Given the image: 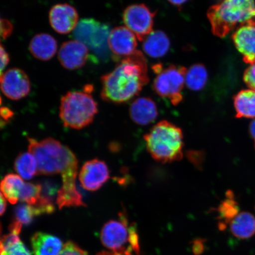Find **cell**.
Wrapping results in <instances>:
<instances>
[{
    "instance_id": "obj_29",
    "label": "cell",
    "mask_w": 255,
    "mask_h": 255,
    "mask_svg": "<svg viewBox=\"0 0 255 255\" xmlns=\"http://www.w3.org/2000/svg\"><path fill=\"white\" fill-rule=\"evenodd\" d=\"M59 255H88V254L74 242L69 241L63 245Z\"/></svg>"
},
{
    "instance_id": "obj_35",
    "label": "cell",
    "mask_w": 255,
    "mask_h": 255,
    "mask_svg": "<svg viewBox=\"0 0 255 255\" xmlns=\"http://www.w3.org/2000/svg\"><path fill=\"white\" fill-rule=\"evenodd\" d=\"M6 206H7V203H6V199L4 196L2 195L1 193V210H0V213H1V215L4 214V213L5 211Z\"/></svg>"
},
{
    "instance_id": "obj_9",
    "label": "cell",
    "mask_w": 255,
    "mask_h": 255,
    "mask_svg": "<svg viewBox=\"0 0 255 255\" xmlns=\"http://www.w3.org/2000/svg\"><path fill=\"white\" fill-rule=\"evenodd\" d=\"M156 12L143 4L127 7L123 13L124 24L139 41H143L151 33Z\"/></svg>"
},
{
    "instance_id": "obj_31",
    "label": "cell",
    "mask_w": 255,
    "mask_h": 255,
    "mask_svg": "<svg viewBox=\"0 0 255 255\" xmlns=\"http://www.w3.org/2000/svg\"><path fill=\"white\" fill-rule=\"evenodd\" d=\"M13 27L8 20L2 18L1 20V35L4 39H7L12 33Z\"/></svg>"
},
{
    "instance_id": "obj_30",
    "label": "cell",
    "mask_w": 255,
    "mask_h": 255,
    "mask_svg": "<svg viewBox=\"0 0 255 255\" xmlns=\"http://www.w3.org/2000/svg\"><path fill=\"white\" fill-rule=\"evenodd\" d=\"M243 79L247 87L255 91V64L250 65L245 70Z\"/></svg>"
},
{
    "instance_id": "obj_32",
    "label": "cell",
    "mask_w": 255,
    "mask_h": 255,
    "mask_svg": "<svg viewBox=\"0 0 255 255\" xmlns=\"http://www.w3.org/2000/svg\"><path fill=\"white\" fill-rule=\"evenodd\" d=\"M0 54H1V75H2L3 71L9 62V57L7 51L2 45L1 46Z\"/></svg>"
},
{
    "instance_id": "obj_21",
    "label": "cell",
    "mask_w": 255,
    "mask_h": 255,
    "mask_svg": "<svg viewBox=\"0 0 255 255\" xmlns=\"http://www.w3.org/2000/svg\"><path fill=\"white\" fill-rule=\"evenodd\" d=\"M229 225L232 234L237 238L247 239L255 234V217L250 213H239Z\"/></svg>"
},
{
    "instance_id": "obj_20",
    "label": "cell",
    "mask_w": 255,
    "mask_h": 255,
    "mask_svg": "<svg viewBox=\"0 0 255 255\" xmlns=\"http://www.w3.org/2000/svg\"><path fill=\"white\" fill-rule=\"evenodd\" d=\"M234 104L238 119H255V91H239L234 98Z\"/></svg>"
},
{
    "instance_id": "obj_19",
    "label": "cell",
    "mask_w": 255,
    "mask_h": 255,
    "mask_svg": "<svg viewBox=\"0 0 255 255\" xmlns=\"http://www.w3.org/2000/svg\"><path fill=\"white\" fill-rule=\"evenodd\" d=\"M143 41V51L153 58L163 57L170 48V39L167 35L161 30L152 31Z\"/></svg>"
},
{
    "instance_id": "obj_3",
    "label": "cell",
    "mask_w": 255,
    "mask_h": 255,
    "mask_svg": "<svg viewBox=\"0 0 255 255\" xmlns=\"http://www.w3.org/2000/svg\"><path fill=\"white\" fill-rule=\"evenodd\" d=\"M207 15L213 34L216 37H225L239 28L255 26V1L222 0L211 6Z\"/></svg>"
},
{
    "instance_id": "obj_5",
    "label": "cell",
    "mask_w": 255,
    "mask_h": 255,
    "mask_svg": "<svg viewBox=\"0 0 255 255\" xmlns=\"http://www.w3.org/2000/svg\"><path fill=\"white\" fill-rule=\"evenodd\" d=\"M98 112L91 92H68L61 99L59 116L64 126L81 129L93 122Z\"/></svg>"
},
{
    "instance_id": "obj_13",
    "label": "cell",
    "mask_w": 255,
    "mask_h": 255,
    "mask_svg": "<svg viewBox=\"0 0 255 255\" xmlns=\"http://www.w3.org/2000/svg\"><path fill=\"white\" fill-rule=\"evenodd\" d=\"M89 57L88 48L80 41L70 40L60 48L58 59L63 68L75 70L85 65Z\"/></svg>"
},
{
    "instance_id": "obj_12",
    "label": "cell",
    "mask_w": 255,
    "mask_h": 255,
    "mask_svg": "<svg viewBox=\"0 0 255 255\" xmlns=\"http://www.w3.org/2000/svg\"><path fill=\"white\" fill-rule=\"evenodd\" d=\"M78 20V13L75 8L66 3L56 4L50 9L51 26L59 34H68L75 30Z\"/></svg>"
},
{
    "instance_id": "obj_4",
    "label": "cell",
    "mask_w": 255,
    "mask_h": 255,
    "mask_svg": "<svg viewBox=\"0 0 255 255\" xmlns=\"http://www.w3.org/2000/svg\"><path fill=\"white\" fill-rule=\"evenodd\" d=\"M146 149L161 163L179 161L183 156V134L180 128L166 120L160 121L146 133Z\"/></svg>"
},
{
    "instance_id": "obj_11",
    "label": "cell",
    "mask_w": 255,
    "mask_h": 255,
    "mask_svg": "<svg viewBox=\"0 0 255 255\" xmlns=\"http://www.w3.org/2000/svg\"><path fill=\"white\" fill-rule=\"evenodd\" d=\"M109 168L103 161L94 159L86 162L79 174L82 186L88 191H97L109 180Z\"/></svg>"
},
{
    "instance_id": "obj_18",
    "label": "cell",
    "mask_w": 255,
    "mask_h": 255,
    "mask_svg": "<svg viewBox=\"0 0 255 255\" xmlns=\"http://www.w3.org/2000/svg\"><path fill=\"white\" fill-rule=\"evenodd\" d=\"M34 255H59L63 245L58 238L43 232H37L31 238Z\"/></svg>"
},
{
    "instance_id": "obj_33",
    "label": "cell",
    "mask_w": 255,
    "mask_h": 255,
    "mask_svg": "<svg viewBox=\"0 0 255 255\" xmlns=\"http://www.w3.org/2000/svg\"><path fill=\"white\" fill-rule=\"evenodd\" d=\"M204 241L202 239H197L193 242V251L194 255H200L203 253Z\"/></svg>"
},
{
    "instance_id": "obj_23",
    "label": "cell",
    "mask_w": 255,
    "mask_h": 255,
    "mask_svg": "<svg viewBox=\"0 0 255 255\" xmlns=\"http://www.w3.org/2000/svg\"><path fill=\"white\" fill-rule=\"evenodd\" d=\"M218 212L219 228L221 231H223L240 213L237 201L231 191H228L226 198L219 205Z\"/></svg>"
},
{
    "instance_id": "obj_7",
    "label": "cell",
    "mask_w": 255,
    "mask_h": 255,
    "mask_svg": "<svg viewBox=\"0 0 255 255\" xmlns=\"http://www.w3.org/2000/svg\"><path fill=\"white\" fill-rule=\"evenodd\" d=\"M157 76L153 82V89L159 97L167 98L172 104L177 105L182 101L183 89L187 69L184 66L171 65L164 68L162 64L152 67Z\"/></svg>"
},
{
    "instance_id": "obj_15",
    "label": "cell",
    "mask_w": 255,
    "mask_h": 255,
    "mask_svg": "<svg viewBox=\"0 0 255 255\" xmlns=\"http://www.w3.org/2000/svg\"><path fill=\"white\" fill-rule=\"evenodd\" d=\"M232 40L237 50L243 56L244 62L255 64V26L238 28L232 35Z\"/></svg>"
},
{
    "instance_id": "obj_22",
    "label": "cell",
    "mask_w": 255,
    "mask_h": 255,
    "mask_svg": "<svg viewBox=\"0 0 255 255\" xmlns=\"http://www.w3.org/2000/svg\"><path fill=\"white\" fill-rule=\"evenodd\" d=\"M54 205H39L32 206L27 204H21L16 207L14 211L15 221L22 225H28L35 217L44 214H50L55 211Z\"/></svg>"
},
{
    "instance_id": "obj_17",
    "label": "cell",
    "mask_w": 255,
    "mask_h": 255,
    "mask_svg": "<svg viewBox=\"0 0 255 255\" xmlns=\"http://www.w3.org/2000/svg\"><path fill=\"white\" fill-rule=\"evenodd\" d=\"M57 50V43L55 38L46 33L34 36L30 41L29 50L35 58L47 61L55 56Z\"/></svg>"
},
{
    "instance_id": "obj_37",
    "label": "cell",
    "mask_w": 255,
    "mask_h": 255,
    "mask_svg": "<svg viewBox=\"0 0 255 255\" xmlns=\"http://www.w3.org/2000/svg\"><path fill=\"white\" fill-rule=\"evenodd\" d=\"M250 133L254 139L255 142V119L253 121L250 125Z\"/></svg>"
},
{
    "instance_id": "obj_34",
    "label": "cell",
    "mask_w": 255,
    "mask_h": 255,
    "mask_svg": "<svg viewBox=\"0 0 255 255\" xmlns=\"http://www.w3.org/2000/svg\"><path fill=\"white\" fill-rule=\"evenodd\" d=\"M14 113L7 107H2L1 108V117L2 120L4 121H8L11 119L14 116Z\"/></svg>"
},
{
    "instance_id": "obj_14",
    "label": "cell",
    "mask_w": 255,
    "mask_h": 255,
    "mask_svg": "<svg viewBox=\"0 0 255 255\" xmlns=\"http://www.w3.org/2000/svg\"><path fill=\"white\" fill-rule=\"evenodd\" d=\"M108 46L115 55L124 58L136 50V37L127 27H117L110 32Z\"/></svg>"
},
{
    "instance_id": "obj_2",
    "label": "cell",
    "mask_w": 255,
    "mask_h": 255,
    "mask_svg": "<svg viewBox=\"0 0 255 255\" xmlns=\"http://www.w3.org/2000/svg\"><path fill=\"white\" fill-rule=\"evenodd\" d=\"M28 152L36 159L37 174H60L62 177L77 175L78 161L68 146L52 138L40 141L28 138Z\"/></svg>"
},
{
    "instance_id": "obj_27",
    "label": "cell",
    "mask_w": 255,
    "mask_h": 255,
    "mask_svg": "<svg viewBox=\"0 0 255 255\" xmlns=\"http://www.w3.org/2000/svg\"><path fill=\"white\" fill-rule=\"evenodd\" d=\"M41 185L33 183H24L21 190L19 200L27 205L36 206L42 198Z\"/></svg>"
},
{
    "instance_id": "obj_26",
    "label": "cell",
    "mask_w": 255,
    "mask_h": 255,
    "mask_svg": "<svg viewBox=\"0 0 255 255\" xmlns=\"http://www.w3.org/2000/svg\"><path fill=\"white\" fill-rule=\"evenodd\" d=\"M14 168L24 180H30L37 174L36 159L30 152L20 153L15 159Z\"/></svg>"
},
{
    "instance_id": "obj_36",
    "label": "cell",
    "mask_w": 255,
    "mask_h": 255,
    "mask_svg": "<svg viewBox=\"0 0 255 255\" xmlns=\"http://www.w3.org/2000/svg\"><path fill=\"white\" fill-rule=\"evenodd\" d=\"M169 2L177 7H180L186 3L188 0H167Z\"/></svg>"
},
{
    "instance_id": "obj_24",
    "label": "cell",
    "mask_w": 255,
    "mask_h": 255,
    "mask_svg": "<svg viewBox=\"0 0 255 255\" xmlns=\"http://www.w3.org/2000/svg\"><path fill=\"white\" fill-rule=\"evenodd\" d=\"M24 183L20 175L12 173L6 175L1 182V194L8 202L14 205L18 202Z\"/></svg>"
},
{
    "instance_id": "obj_25",
    "label": "cell",
    "mask_w": 255,
    "mask_h": 255,
    "mask_svg": "<svg viewBox=\"0 0 255 255\" xmlns=\"http://www.w3.org/2000/svg\"><path fill=\"white\" fill-rule=\"evenodd\" d=\"M208 81V72L205 65L196 63L187 70L185 76V84L194 91L202 90Z\"/></svg>"
},
{
    "instance_id": "obj_28",
    "label": "cell",
    "mask_w": 255,
    "mask_h": 255,
    "mask_svg": "<svg viewBox=\"0 0 255 255\" xmlns=\"http://www.w3.org/2000/svg\"><path fill=\"white\" fill-rule=\"evenodd\" d=\"M0 254L1 255H31L30 251L21 241L4 250H0Z\"/></svg>"
},
{
    "instance_id": "obj_8",
    "label": "cell",
    "mask_w": 255,
    "mask_h": 255,
    "mask_svg": "<svg viewBox=\"0 0 255 255\" xmlns=\"http://www.w3.org/2000/svg\"><path fill=\"white\" fill-rule=\"evenodd\" d=\"M111 31L108 25L93 18H84L74 30L75 40L84 43L101 58H107L109 52L108 39Z\"/></svg>"
},
{
    "instance_id": "obj_6",
    "label": "cell",
    "mask_w": 255,
    "mask_h": 255,
    "mask_svg": "<svg viewBox=\"0 0 255 255\" xmlns=\"http://www.w3.org/2000/svg\"><path fill=\"white\" fill-rule=\"evenodd\" d=\"M119 220H112L102 229L101 240L104 246L115 253L134 255L132 245L138 234L135 223L128 226V221L124 211L119 213Z\"/></svg>"
},
{
    "instance_id": "obj_10",
    "label": "cell",
    "mask_w": 255,
    "mask_h": 255,
    "mask_svg": "<svg viewBox=\"0 0 255 255\" xmlns=\"http://www.w3.org/2000/svg\"><path fill=\"white\" fill-rule=\"evenodd\" d=\"M2 93L12 100H20L30 93L31 85L26 73L20 69L12 68L1 75Z\"/></svg>"
},
{
    "instance_id": "obj_1",
    "label": "cell",
    "mask_w": 255,
    "mask_h": 255,
    "mask_svg": "<svg viewBox=\"0 0 255 255\" xmlns=\"http://www.w3.org/2000/svg\"><path fill=\"white\" fill-rule=\"evenodd\" d=\"M101 82L103 100L121 104L131 100L149 82L145 56L141 51L136 50L121 60L113 71L104 75Z\"/></svg>"
},
{
    "instance_id": "obj_16",
    "label": "cell",
    "mask_w": 255,
    "mask_h": 255,
    "mask_svg": "<svg viewBox=\"0 0 255 255\" xmlns=\"http://www.w3.org/2000/svg\"><path fill=\"white\" fill-rule=\"evenodd\" d=\"M157 105L152 99L141 97L133 102L129 108L130 119L140 126L151 124L158 117Z\"/></svg>"
}]
</instances>
